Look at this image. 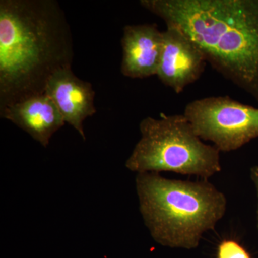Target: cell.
I'll return each mask as SVG.
<instances>
[{
	"instance_id": "30bf717a",
	"label": "cell",
	"mask_w": 258,
	"mask_h": 258,
	"mask_svg": "<svg viewBox=\"0 0 258 258\" xmlns=\"http://www.w3.org/2000/svg\"><path fill=\"white\" fill-rule=\"evenodd\" d=\"M217 258H250V256L237 241L225 240L217 249Z\"/></svg>"
},
{
	"instance_id": "8fae6325",
	"label": "cell",
	"mask_w": 258,
	"mask_h": 258,
	"mask_svg": "<svg viewBox=\"0 0 258 258\" xmlns=\"http://www.w3.org/2000/svg\"><path fill=\"white\" fill-rule=\"evenodd\" d=\"M250 177L252 179V182L254 183V186H255L256 191H257V196L258 200V166H254L253 167L251 168L250 169ZM257 228H258V203H257Z\"/></svg>"
},
{
	"instance_id": "5b68a950",
	"label": "cell",
	"mask_w": 258,
	"mask_h": 258,
	"mask_svg": "<svg viewBox=\"0 0 258 258\" xmlns=\"http://www.w3.org/2000/svg\"><path fill=\"white\" fill-rule=\"evenodd\" d=\"M194 132L220 152L237 150L258 138V108L229 96H210L194 100L184 113Z\"/></svg>"
},
{
	"instance_id": "6da1fadb",
	"label": "cell",
	"mask_w": 258,
	"mask_h": 258,
	"mask_svg": "<svg viewBox=\"0 0 258 258\" xmlns=\"http://www.w3.org/2000/svg\"><path fill=\"white\" fill-rule=\"evenodd\" d=\"M72 32L55 0L0 1V111L45 93L56 71L71 67Z\"/></svg>"
},
{
	"instance_id": "7a4b0ae2",
	"label": "cell",
	"mask_w": 258,
	"mask_h": 258,
	"mask_svg": "<svg viewBox=\"0 0 258 258\" xmlns=\"http://www.w3.org/2000/svg\"><path fill=\"white\" fill-rule=\"evenodd\" d=\"M196 42L208 63L258 103V0H141Z\"/></svg>"
},
{
	"instance_id": "277c9868",
	"label": "cell",
	"mask_w": 258,
	"mask_h": 258,
	"mask_svg": "<svg viewBox=\"0 0 258 258\" xmlns=\"http://www.w3.org/2000/svg\"><path fill=\"white\" fill-rule=\"evenodd\" d=\"M139 130L141 138L125 161L129 171H168L208 180L222 171L220 151L203 142L184 114L146 117Z\"/></svg>"
},
{
	"instance_id": "ba28073f",
	"label": "cell",
	"mask_w": 258,
	"mask_h": 258,
	"mask_svg": "<svg viewBox=\"0 0 258 258\" xmlns=\"http://www.w3.org/2000/svg\"><path fill=\"white\" fill-rule=\"evenodd\" d=\"M120 71L131 79L157 76L160 64L164 36L156 24L125 25L121 39Z\"/></svg>"
},
{
	"instance_id": "9c48e42d",
	"label": "cell",
	"mask_w": 258,
	"mask_h": 258,
	"mask_svg": "<svg viewBox=\"0 0 258 258\" xmlns=\"http://www.w3.org/2000/svg\"><path fill=\"white\" fill-rule=\"evenodd\" d=\"M0 115L45 148L52 136L66 123L58 108L45 93L8 107L0 111Z\"/></svg>"
},
{
	"instance_id": "3957f363",
	"label": "cell",
	"mask_w": 258,
	"mask_h": 258,
	"mask_svg": "<svg viewBox=\"0 0 258 258\" xmlns=\"http://www.w3.org/2000/svg\"><path fill=\"white\" fill-rule=\"evenodd\" d=\"M139 211L152 238L171 248L193 249L225 216V195L208 179H171L159 173L136 176Z\"/></svg>"
},
{
	"instance_id": "52a82bcc",
	"label": "cell",
	"mask_w": 258,
	"mask_h": 258,
	"mask_svg": "<svg viewBox=\"0 0 258 258\" xmlns=\"http://www.w3.org/2000/svg\"><path fill=\"white\" fill-rule=\"evenodd\" d=\"M45 93L58 108L64 123L74 127L86 140L83 123L96 113V93L91 83L78 78L71 67L64 68L51 76Z\"/></svg>"
},
{
	"instance_id": "8992f818",
	"label": "cell",
	"mask_w": 258,
	"mask_h": 258,
	"mask_svg": "<svg viewBox=\"0 0 258 258\" xmlns=\"http://www.w3.org/2000/svg\"><path fill=\"white\" fill-rule=\"evenodd\" d=\"M164 47L157 77L176 93H181L200 79L208 63L192 39L176 27L163 31Z\"/></svg>"
}]
</instances>
